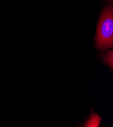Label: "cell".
<instances>
[{"mask_svg": "<svg viewBox=\"0 0 113 127\" xmlns=\"http://www.w3.org/2000/svg\"><path fill=\"white\" fill-rule=\"evenodd\" d=\"M113 6L109 5L103 11L97 26L96 45L100 49L113 47Z\"/></svg>", "mask_w": 113, "mask_h": 127, "instance_id": "6da1fadb", "label": "cell"}, {"mask_svg": "<svg viewBox=\"0 0 113 127\" xmlns=\"http://www.w3.org/2000/svg\"><path fill=\"white\" fill-rule=\"evenodd\" d=\"M101 120L100 118L95 113H93L85 127H98Z\"/></svg>", "mask_w": 113, "mask_h": 127, "instance_id": "7a4b0ae2", "label": "cell"}, {"mask_svg": "<svg viewBox=\"0 0 113 127\" xmlns=\"http://www.w3.org/2000/svg\"><path fill=\"white\" fill-rule=\"evenodd\" d=\"M112 52H113V51H111V53H109L108 54V55H106V57H105V59H108V60H107L106 62L107 63H108V64H109V65H111L112 67V65H113V62H112V61H110V58H113V55H111V57H110V55L111 54V53H112Z\"/></svg>", "mask_w": 113, "mask_h": 127, "instance_id": "3957f363", "label": "cell"}]
</instances>
